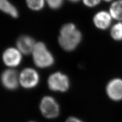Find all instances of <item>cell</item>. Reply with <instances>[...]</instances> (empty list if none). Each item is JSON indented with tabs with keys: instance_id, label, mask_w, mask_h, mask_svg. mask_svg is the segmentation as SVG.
Segmentation results:
<instances>
[{
	"instance_id": "obj_1",
	"label": "cell",
	"mask_w": 122,
	"mask_h": 122,
	"mask_svg": "<svg viewBox=\"0 0 122 122\" xmlns=\"http://www.w3.org/2000/svg\"><path fill=\"white\" fill-rule=\"evenodd\" d=\"M82 40V34L74 24L69 23L63 25L60 30L58 42L63 49L72 51L77 48Z\"/></svg>"
},
{
	"instance_id": "obj_2",
	"label": "cell",
	"mask_w": 122,
	"mask_h": 122,
	"mask_svg": "<svg viewBox=\"0 0 122 122\" xmlns=\"http://www.w3.org/2000/svg\"><path fill=\"white\" fill-rule=\"evenodd\" d=\"M32 55L34 63L38 68H47L54 64V56L43 42H36Z\"/></svg>"
},
{
	"instance_id": "obj_3",
	"label": "cell",
	"mask_w": 122,
	"mask_h": 122,
	"mask_svg": "<svg viewBox=\"0 0 122 122\" xmlns=\"http://www.w3.org/2000/svg\"><path fill=\"white\" fill-rule=\"evenodd\" d=\"M47 86L52 91L65 93L69 89L70 80L65 74L61 72H56L49 75Z\"/></svg>"
},
{
	"instance_id": "obj_4",
	"label": "cell",
	"mask_w": 122,
	"mask_h": 122,
	"mask_svg": "<svg viewBox=\"0 0 122 122\" xmlns=\"http://www.w3.org/2000/svg\"><path fill=\"white\" fill-rule=\"evenodd\" d=\"M39 109L42 115L48 119L56 118L60 113V108L58 102L50 96H45L42 98Z\"/></svg>"
},
{
	"instance_id": "obj_5",
	"label": "cell",
	"mask_w": 122,
	"mask_h": 122,
	"mask_svg": "<svg viewBox=\"0 0 122 122\" xmlns=\"http://www.w3.org/2000/svg\"><path fill=\"white\" fill-rule=\"evenodd\" d=\"M39 81V75L33 68H25L20 73V85L24 89H33L37 86Z\"/></svg>"
},
{
	"instance_id": "obj_6",
	"label": "cell",
	"mask_w": 122,
	"mask_h": 122,
	"mask_svg": "<svg viewBox=\"0 0 122 122\" xmlns=\"http://www.w3.org/2000/svg\"><path fill=\"white\" fill-rule=\"evenodd\" d=\"M1 82L5 89L15 90L20 85V74L13 68H9L3 72L1 75Z\"/></svg>"
},
{
	"instance_id": "obj_7",
	"label": "cell",
	"mask_w": 122,
	"mask_h": 122,
	"mask_svg": "<svg viewBox=\"0 0 122 122\" xmlns=\"http://www.w3.org/2000/svg\"><path fill=\"white\" fill-rule=\"evenodd\" d=\"M22 55L16 47H9L6 49L3 53V62L10 68H15L20 64Z\"/></svg>"
},
{
	"instance_id": "obj_8",
	"label": "cell",
	"mask_w": 122,
	"mask_h": 122,
	"mask_svg": "<svg viewBox=\"0 0 122 122\" xmlns=\"http://www.w3.org/2000/svg\"><path fill=\"white\" fill-rule=\"evenodd\" d=\"M108 97L114 101L122 100V79L116 78L110 81L106 87Z\"/></svg>"
},
{
	"instance_id": "obj_9",
	"label": "cell",
	"mask_w": 122,
	"mask_h": 122,
	"mask_svg": "<svg viewBox=\"0 0 122 122\" xmlns=\"http://www.w3.org/2000/svg\"><path fill=\"white\" fill-rule=\"evenodd\" d=\"M36 42L33 38L28 35L19 37L16 41V48L22 55L32 54Z\"/></svg>"
},
{
	"instance_id": "obj_10",
	"label": "cell",
	"mask_w": 122,
	"mask_h": 122,
	"mask_svg": "<svg viewBox=\"0 0 122 122\" xmlns=\"http://www.w3.org/2000/svg\"><path fill=\"white\" fill-rule=\"evenodd\" d=\"M113 18L109 12L101 11L94 15L93 22L96 27L101 30H105L110 27Z\"/></svg>"
},
{
	"instance_id": "obj_11",
	"label": "cell",
	"mask_w": 122,
	"mask_h": 122,
	"mask_svg": "<svg viewBox=\"0 0 122 122\" xmlns=\"http://www.w3.org/2000/svg\"><path fill=\"white\" fill-rule=\"evenodd\" d=\"M109 12L113 20L122 21V0L114 1L110 6Z\"/></svg>"
},
{
	"instance_id": "obj_12",
	"label": "cell",
	"mask_w": 122,
	"mask_h": 122,
	"mask_svg": "<svg viewBox=\"0 0 122 122\" xmlns=\"http://www.w3.org/2000/svg\"><path fill=\"white\" fill-rule=\"evenodd\" d=\"M0 9L3 12L13 18H17L18 16V11L17 8L8 0H0Z\"/></svg>"
},
{
	"instance_id": "obj_13",
	"label": "cell",
	"mask_w": 122,
	"mask_h": 122,
	"mask_svg": "<svg viewBox=\"0 0 122 122\" xmlns=\"http://www.w3.org/2000/svg\"><path fill=\"white\" fill-rule=\"evenodd\" d=\"M110 36L112 39L117 41L122 40V21L114 24L110 29Z\"/></svg>"
},
{
	"instance_id": "obj_14",
	"label": "cell",
	"mask_w": 122,
	"mask_h": 122,
	"mask_svg": "<svg viewBox=\"0 0 122 122\" xmlns=\"http://www.w3.org/2000/svg\"><path fill=\"white\" fill-rule=\"evenodd\" d=\"M45 0H26V5L33 11H40L44 6Z\"/></svg>"
},
{
	"instance_id": "obj_15",
	"label": "cell",
	"mask_w": 122,
	"mask_h": 122,
	"mask_svg": "<svg viewBox=\"0 0 122 122\" xmlns=\"http://www.w3.org/2000/svg\"><path fill=\"white\" fill-rule=\"evenodd\" d=\"M48 6L52 9H58L63 4V0H45Z\"/></svg>"
},
{
	"instance_id": "obj_16",
	"label": "cell",
	"mask_w": 122,
	"mask_h": 122,
	"mask_svg": "<svg viewBox=\"0 0 122 122\" xmlns=\"http://www.w3.org/2000/svg\"><path fill=\"white\" fill-rule=\"evenodd\" d=\"M83 3L88 7H94L100 4L101 0H82Z\"/></svg>"
},
{
	"instance_id": "obj_17",
	"label": "cell",
	"mask_w": 122,
	"mask_h": 122,
	"mask_svg": "<svg viewBox=\"0 0 122 122\" xmlns=\"http://www.w3.org/2000/svg\"><path fill=\"white\" fill-rule=\"evenodd\" d=\"M65 122H84L81 119L74 117H68Z\"/></svg>"
},
{
	"instance_id": "obj_18",
	"label": "cell",
	"mask_w": 122,
	"mask_h": 122,
	"mask_svg": "<svg viewBox=\"0 0 122 122\" xmlns=\"http://www.w3.org/2000/svg\"><path fill=\"white\" fill-rule=\"evenodd\" d=\"M69 1H70L72 2H77L79 1V0H69Z\"/></svg>"
},
{
	"instance_id": "obj_19",
	"label": "cell",
	"mask_w": 122,
	"mask_h": 122,
	"mask_svg": "<svg viewBox=\"0 0 122 122\" xmlns=\"http://www.w3.org/2000/svg\"><path fill=\"white\" fill-rule=\"evenodd\" d=\"M103 1L105 2H110L112 1V0H103Z\"/></svg>"
},
{
	"instance_id": "obj_20",
	"label": "cell",
	"mask_w": 122,
	"mask_h": 122,
	"mask_svg": "<svg viewBox=\"0 0 122 122\" xmlns=\"http://www.w3.org/2000/svg\"><path fill=\"white\" fill-rule=\"evenodd\" d=\"M33 122V121H32V122Z\"/></svg>"
}]
</instances>
